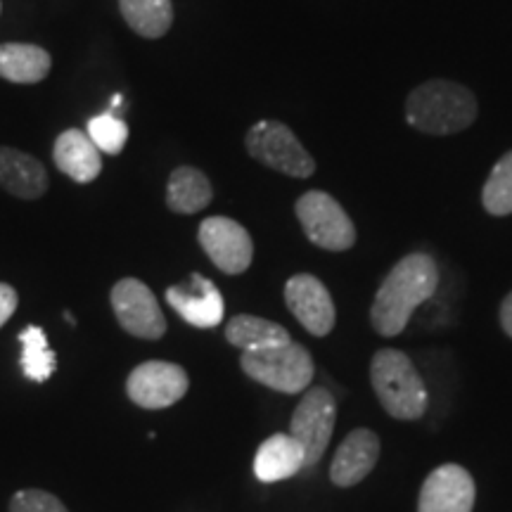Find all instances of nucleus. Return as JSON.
Segmentation results:
<instances>
[{"mask_svg": "<svg viewBox=\"0 0 512 512\" xmlns=\"http://www.w3.org/2000/svg\"><path fill=\"white\" fill-rule=\"evenodd\" d=\"M439 287V266L432 254L413 252L394 264L370 306V323L382 337H396L406 330L413 311L434 297Z\"/></svg>", "mask_w": 512, "mask_h": 512, "instance_id": "obj_1", "label": "nucleus"}, {"mask_svg": "<svg viewBox=\"0 0 512 512\" xmlns=\"http://www.w3.org/2000/svg\"><path fill=\"white\" fill-rule=\"evenodd\" d=\"M477 119V98L456 81L422 83L406 100V121L430 136H451L470 128Z\"/></svg>", "mask_w": 512, "mask_h": 512, "instance_id": "obj_2", "label": "nucleus"}, {"mask_svg": "<svg viewBox=\"0 0 512 512\" xmlns=\"http://www.w3.org/2000/svg\"><path fill=\"white\" fill-rule=\"evenodd\" d=\"M370 384L380 406L394 420H420L430 406L425 382L411 361V356L399 349H380L370 361Z\"/></svg>", "mask_w": 512, "mask_h": 512, "instance_id": "obj_3", "label": "nucleus"}, {"mask_svg": "<svg viewBox=\"0 0 512 512\" xmlns=\"http://www.w3.org/2000/svg\"><path fill=\"white\" fill-rule=\"evenodd\" d=\"M240 368L249 380L283 394H302L316 375L309 349L297 342L261 351H242Z\"/></svg>", "mask_w": 512, "mask_h": 512, "instance_id": "obj_4", "label": "nucleus"}, {"mask_svg": "<svg viewBox=\"0 0 512 512\" xmlns=\"http://www.w3.org/2000/svg\"><path fill=\"white\" fill-rule=\"evenodd\" d=\"M306 238L328 252H347L356 245V226L335 197L323 190L304 192L294 204Z\"/></svg>", "mask_w": 512, "mask_h": 512, "instance_id": "obj_5", "label": "nucleus"}, {"mask_svg": "<svg viewBox=\"0 0 512 512\" xmlns=\"http://www.w3.org/2000/svg\"><path fill=\"white\" fill-rule=\"evenodd\" d=\"M247 152L268 169L292 178H311L316 162L297 136L280 121H259L247 131Z\"/></svg>", "mask_w": 512, "mask_h": 512, "instance_id": "obj_6", "label": "nucleus"}, {"mask_svg": "<svg viewBox=\"0 0 512 512\" xmlns=\"http://www.w3.org/2000/svg\"><path fill=\"white\" fill-rule=\"evenodd\" d=\"M337 422V399L328 387H311L294 408L290 434L304 446L306 467L316 465L328 451Z\"/></svg>", "mask_w": 512, "mask_h": 512, "instance_id": "obj_7", "label": "nucleus"}, {"mask_svg": "<svg viewBox=\"0 0 512 512\" xmlns=\"http://www.w3.org/2000/svg\"><path fill=\"white\" fill-rule=\"evenodd\" d=\"M190 377L178 363L147 361L128 375L126 392L133 403L147 411L174 406L188 394Z\"/></svg>", "mask_w": 512, "mask_h": 512, "instance_id": "obj_8", "label": "nucleus"}, {"mask_svg": "<svg viewBox=\"0 0 512 512\" xmlns=\"http://www.w3.org/2000/svg\"><path fill=\"white\" fill-rule=\"evenodd\" d=\"M112 309L128 335L140 339H159L166 332V318L157 297L143 280L124 278L112 287Z\"/></svg>", "mask_w": 512, "mask_h": 512, "instance_id": "obj_9", "label": "nucleus"}, {"mask_svg": "<svg viewBox=\"0 0 512 512\" xmlns=\"http://www.w3.org/2000/svg\"><path fill=\"white\" fill-rule=\"evenodd\" d=\"M197 240L204 254L226 275H240L252 266L254 245L247 228L226 216H211L200 223Z\"/></svg>", "mask_w": 512, "mask_h": 512, "instance_id": "obj_10", "label": "nucleus"}, {"mask_svg": "<svg viewBox=\"0 0 512 512\" xmlns=\"http://www.w3.org/2000/svg\"><path fill=\"white\" fill-rule=\"evenodd\" d=\"M477 486L470 472L458 463L439 465L422 482L418 512H472Z\"/></svg>", "mask_w": 512, "mask_h": 512, "instance_id": "obj_11", "label": "nucleus"}, {"mask_svg": "<svg viewBox=\"0 0 512 512\" xmlns=\"http://www.w3.org/2000/svg\"><path fill=\"white\" fill-rule=\"evenodd\" d=\"M287 309L313 337L330 335L337 323L335 302H332L328 287L316 275L299 273L292 275L285 285Z\"/></svg>", "mask_w": 512, "mask_h": 512, "instance_id": "obj_12", "label": "nucleus"}, {"mask_svg": "<svg viewBox=\"0 0 512 512\" xmlns=\"http://www.w3.org/2000/svg\"><path fill=\"white\" fill-rule=\"evenodd\" d=\"M166 302L174 306V311L181 316L185 323L195 325V328H216L223 323V294L219 287L204 278L200 273L190 275V283L176 285L166 290Z\"/></svg>", "mask_w": 512, "mask_h": 512, "instance_id": "obj_13", "label": "nucleus"}, {"mask_svg": "<svg viewBox=\"0 0 512 512\" xmlns=\"http://www.w3.org/2000/svg\"><path fill=\"white\" fill-rule=\"evenodd\" d=\"M380 451L382 441L373 430L361 427V430L349 432L330 463L332 484L342 486V489L361 484L375 470Z\"/></svg>", "mask_w": 512, "mask_h": 512, "instance_id": "obj_14", "label": "nucleus"}, {"mask_svg": "<svg viewBox=\"0 0 512 512\" xmlns=\"http://www.w3.org/2000/svg\"><path fill=\"white\" fill-rule=\"evenodd\" d=\"M306 467L304 446L292 434H273L254 456V475L259 482L275 484L290 479Z\"/></svg>", "mask_w": 512, "mask_h": 512, "instance_id": "obj_15", "label": "nucleus"}, {"mask_svg": "<svg viewBox=\"0 0 512 512\" xmlns=\"http://www.w3.org/2000/svg\"><path fill=\"white\" fill-rule=\"evenodd\" d=\"M0 188L19 200H38L48 190L46 166L15 147H0Z\"/></svg>", "mask_w": 512, "mask_h": 512, "instance_id": "obj_16", "label": "nucleus"}, {"mask_svg": "<svg viewBox=\"0 0 512 512\" xmlns=\"http://www.w3.org/2000/svg\"><path fill=\"white\" fill-rule=\"evenodd\" d=\"M53 159L57 169L76 183H93L102 171L100 150L88 138V133L69 128L55 140Z\"/></svg>", "mask_w": 512, "mask_h": 512, "instance_id": "obj_17", "label": "nucleus"}, {"mask_svg": "<svg viewBox=\"0 0 512 512\" xmlns=\"http://www.w3.org/2000/svg\"><path fill=\"white\" fill-rule=\"evenodd\" d=\"M53 60L48 50L31 43H3L0 46V79L12 83H38L50 74Z\"/></svg>", "mask_w": 512, "mask_h": 512, "instance_id": "obj_18", "label": "nucleus"}, {"mask_svg": "<svg viewBox=\"0 0 512 512\" xmlns=\"http://www.w3.org/2000/svg\"><path fill=\"white\" fill-rule=\"evenodd\" d=\"M214 190H211L209 178L195 166H178L169 176L166 185V204L176 214H197L204 207H209Z\"/></svg>", "mask_w": 512, "mask_h": 512, "instance_id": "obj_19", "label": "nucleus"}, {"mask_svg": "<svg viewBox=\"0 0 512 512\" xmlns=\"http://www.w3.org/2000/svg\"><path fill=\"white\" fill-rule=\"evenodd\" d=\"M226 339L242 351H261L292 342L290 332L280 323L259 316H233L226 325Z\"/></svg>", "mask_w": 512, "mask_h": 512, "instance_id": "obj_20", "label": "nucleus"}, {"mask_svg": "<svg viewBox=\"0 0 512 512\" xmlns=\"http://www.w3.org/2000/svg\"><path fill=\"white\" fill-rule=\"evenodd\" d=\"M124 22L143 38H162L174 24L171 0H119Z\"/></svg>", "mask_w": 512, "mask_h": 512, "instance_id": "obj_21", "label": "nucleus"}, {"mask_svg": "<svg viewBox=\"0 0 512 512\" xmlns=\"http://www.w3.org/2000/svg\"><path fill=\"white\" fill-rule=\"evenodd\" d=\"M19 342H22V373L31 382H46L57 368L55 351L48 347V337L43 328L29 325L19 332Z\"/></svg>", "mask_w": 512, "mask_h": 512, "instance_id": "obj_22", "label": "nucleus"}, {"mask_svg": "<svg viewBox=\"0 0 512 512\" xmlns=\"http://www.w3.org/2000/svg\"><path fill=\"white\" fill-rule=\"evenodd\" d=\"M482 204L491 216L512 214V150L491 169L482 190Z\"/></svg>", "mask_w": 512, "mask_h": 512, "instance_id": "obj_23", "label": "nucleus"}, {"mask_svg": "<svg viewBox=\"0 0 512 512\" xmlns=\"http://www.w3.org/2000/svg\"><path fill=\"white\" fill-rule=\"evenodd\" d=\"M88 138L105 155H119L128 140V124L112 112L98 114L88 121Z\"/></svg>", "mask_w": 512, "mask_h": 512, "instance_id": "obj_24", "label": "nucleus"}, {"mask_svg": "<svg viewBox=\"0 0 512 512\" xmlns=\"http://www.w3.org/2000/svg\"><path fill=\"white\" fill-rule=\"evenodd\" d=\"M10 512H67L60 498L41 489L17 491L10 501Z\"/></svg>", "mask_w": 512, "mask_h": 512, "instance_id": "obj_25", "label": "nucleus"}, {"mask_svg": "<svg viewBox=\"0 0 512 512\" xmlns=\"http://www.w3.org/2000/svg\"><path fill=\"white\" fill-rule=\"evenodd\" d=\"M17 304L19 299L15 287L0 283V328H3V325L12 318V313L17 311Z\"/></svg>", "mask_w": 512, "mask_h": 512, "instance_id": "obj_26", "label": "nucleus"}, {"mask_svg": "<svg viewBox=\"0 0 512 512\" xmlns=\"http://www.w3.org/2000/svg\"><path fill=\"white\" fill-rule=\"evenodd\" d=\"M498 318H501V328L505 335L512 339V292L503 299L501 311H498Z\"/></svg>", "mask_w": 512, "mask_h": 512, "instance_id": "obj_27", "label": "nucleus"}, {"mask_svg": "<svg viewBox=\"0 0 512 512\" xmlns=\"http://www.w3.org/2000/svg\"><path fill=\"white\" fill-rule=\"evenodd\" d=\"M121 105H124V98H121V95L117 93V95H114V98H112V107H114V110H119Z\"/></svg>", "mask_w": 512, "mask_h": 512, "instance_id": "obj_28", "label": "nucleus"}, {"mask_svg": "<svg viewBox=\"0 0 512 512\" xmlns=\"http://www.w3.org/2000/svg\"><path fill=\"white\" fill-rule=\"evenodd\" d=\"M64 318H67V323H72V325H76V318H74V316H72V313H69V311H67V313H64Z\"/></svg>", "mask_w": 512, "mask_h": 512, "instance_id": "obj_29", "label": "nucleus"}, {"mask_svg": "<svg viewBox=\"0 0 512 512\" xmlns=\"http://www.w3.org/2000/svg\"><path fill=\"white\" fill-rule=\"evenodd\" d=\"M0 10H3V5H0Z\"/></svg>", "mask_w": 512, "mask_h": 512, "instance_id": "obj_30", "label": "nucleus"}]
</instances>
